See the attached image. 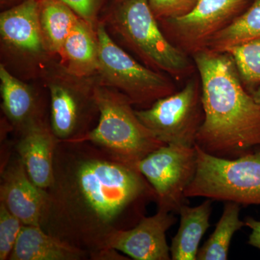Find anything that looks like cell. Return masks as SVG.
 I'll return each mask as SVG.
<instances>
[{
    "label": "cell",
    "instance_id": "obj_1",
    "mask_svg": "<svg viewBox=\"0 0 260 260\" xmlns=\"http://www.w3.org/2000/svg\"><path fill=\"white\" fill-rule=\"evenodd\" d=\"M46 191L41 228L89 256L107 247L114 233L136 225L156 202L138 166L88 141H58Z\"/></svg>",
    "mask_w": 260,
    "mask_h": 260
},
{
    "label": "cell",
    "instance_id": "obj_2",
    "mask_svg": "<svg viewBox=\"0 0 260 260\" xmlns=\"http://www.w3.org/2000/svg\"><path fill=\"white\" fill-rule=\"evenodd\" d=\"M199 74L204 121L196 145L237 158L260 147V107L243 85L230 54L205 49L191 56Z\"/></svg>",
    "mask_w": 260,
    "mask_h": 260
},
{
    "label": "cell",
    "instance_id": "obj_3",
    "mask_svg": "<svg viewBox=\"0 0 260 260\" xmlns=\"http://www.w3.org/2000/svg\"><path fill=\"white\" fill-rule=\"evenodd\" d=\"M100 20L150 69L176 80L194 75L192 58L167 39L148 0H115Z\"/></svg>",
    "mask_w": 260,
    "mask_h": 260
},
{
    "label": "cell",
    "instance_id": "obj_4",
    "mask_svg": "<svg viewBox=\"0 0 260 260\" xmlns=\"http://www.w3.org/2000/svg\"><path fill=\"white\" fill-rule=\"evenodd\" d=\"M95 97L100 113L96 126L74 142H90L114 158L135 166L166 145L138 119L134 105L124 94L98 83Z\"/></svg>",
    "mask_w": 260,
    "mask_h": 260
},
{
    "label": "cell",
    "instance_id": "obj_5",
    "mask_svg": "<svg viewBox=\"0 0 260 260\" xmlns=\"http://www.w3.org/2000/svg\"><path fill=\"white\" fill-rule=\"evenodd\" d=\"M41 79L50 98V125L59 141H76L96 126L99 109L95 97L96 75L79 77L54 59Z\"/></svg>",
    "mask_w": 260,
    "mask_h": 260
},
{
    "label": "cell",
    "instance_id": "obj_6",
    "mask_svg": "<svg viewBox=\"0 0 260 260\" xmlns=\"http://www.w3.org/2000/svg\"><path fill=\"white\" fill-rule=\"evenodd\" d=\"M195 148L198 168L186 198L260 205V147L233 159L214 156L196 145Z\"/></svg>",
    "mask_w": 260,
    "mask_h": 260
},
{
    "label": "cell",
    "instance_id": "obj_7",
    "mask_svg": "<svg viewBox=\"0 0 260 260\" xmlns=\"http://www.w3.org/2000/svg\"><path fill=\"white\" fill-rule=\"evenodd\" d=\"M96 32L99 46L96 78L99 85L115 89L141 109H147L158 99L177 92L173 78L135 60L114 42L101 20Z\"/></svg>",
    "mask_w": 260,
    "mask_h": 260
},
{
    "label": "cell",
    "instance_id": "obj_8",
    "mask_svg": "<svg viewBox=\"0 0 260 260\" xmlns=\"http://www.w3.org/2000/svg\"><path fill=\"white\" fill-rule=\"evenodd\" d=\"M0 46L4 65L22 80L41 78L51 61L43 39L38 0H24L0 15Z\"/></svg>",
    "mask_w": 260,
    "mask_h": 260
},
{
    "label": "cell",
    "instance_id": "obj_9",
    "mask_svg": "<svg viewBox=\"0 0 260 260\" xmlns=\"http://www.w3.org/2000/svg\"><path fill=\"white\" fill-rule=\"evenodd\" d=\"M138 119L166 145L192 148L203 121L200 77L192 75L184 88L147 109H135Z\"/></svg>",
    "mask_w": 260,
    "mask_h": 260
},
{
    "label": "cell",
    "instance_id": "obj_10",
    "mask_svg": "<svg viewBox=\"0 0 260 260\" xmlns=\"http://www.w3.org/2000/svg\"><path fill=\"white\" fill-rule=\"evenodd\" d=\"M140 173L155 191L158 209L179 214L198 168L196 148L165 145L140 160Z\"/></svg>",
    "mask_w": 260,
    "mask_h": 260
},
{
    "label": "cell",
    "instance_id": "obj_11",
    "mask_svg": "<svg viewBox=\"0 0 260 260\" xmlns=\"http://www.w3.org/2000/svg\"><path fill=\"white\" fill-rule=\"evenodd\" d=\"M253 0H200L187 14L159 22L167 39L192 56L242 14Z\"/></svg>",
    "mask_w": 260,
    "mask_h": 260
},
{
    "label": "cell",
    "instance_id": "obj_12",
    "mask_svg": "<svg viewBox=\"0 0 260 260\" xmlns=\"http://www.w3.org/2000/svg\"><path fill=\"white\" fill-rule=\"evenodd\" d=\"M176 223L174 213L158 209L152 216H143L131 229L114 233L107 247L135 260L172 259L167 233Z\"/></svg>",
    "mask_w": 260,
    "mask_h": 260
},
{
    "label": "cell",
    "instance_id": "obj_13",
    "mask_svg": "<svg viewBox=\"0 0 260 260\" xmlns=\"http://www.w3.org/2000/svg\"><path fill=\"white\" fill-rule=\"evenodd\" d=\"M47 191L29 177L16 152L1 168L0 203L23 225H40Z\"/></svg>",
    "mask_w": 260,
    "mask_h": 260
},
{
    "label": "cell",
    "instance_id": "obj_14",
    "mask_svg": "<svg viewBox=\"0 0 260 260\" xmlns=\"http://www.w3.org/2000/svg\"><path fill=\"white\" fill-rule=\"evenodd\" d=\"M15 150L29 177L42 189H47L53 179L54 155L58 140L47 119L32 123L18 133Z\"/></svg>",
    "mask_w": 260,
    "mask_h": 260
},
{
    "label": "cell",
    "instance_id": "obj_15",
    "mask_svg": "<svg viewBox=\"0 0 260 260\" xmlns=\"http://www.w3.org/2000/svg\"><path fill=\"white\" fill-rule=\"evenodd\" d=\"M2 109L17 134L25 127L45 119L44 107L37 89L0 64Z\"/></svg>",
    "mask_w": 260,
    "mask_h": 260
},
{
    "label": "cell",
    "instance_id": "obj_16",
    "mask_svg": "<svg viewBox=\"0 0 260 260\" xmlns=\"http://www.w3.org/2000/svg\"><path fill=\"white\" fill-rule=\"evenodd\" d=\"M59 62L72 74L79 77L96 75L99 64V46L96 28L79 18L64 41Z\"/></svg>",
    "mask_w": 260,
    "mask_h": 260
},
{
    "label": "cell",
    "instance_id": "obj_17",
    "mask_svg": "<svg viewBox=\"0 0 260 260\" xmlns=\"http://www.w3.org/2000/svg\"><path fill=\"white\" fill-rule=\"evenodd\" d=\"M86 251L47 234L40 225H23L10 260L87 259Z\"/></svg>",
    "mask_w": 260,
    "mask_h": 260
},
{
    "label": "cell",
    "instance_id": "obj_18",
    "mask_svg": "<svg viewBox=\"0 0 260 260\" xmlns=\"http://www.w3.org/2000/svg\"><path fill=\"white\" fill-rule=\"evenodd\" d=\"M212 204L213 200L206 199L198 206L181 208L179 230L170 246L172 260H197L200 242L210 226Z\"/></svg>",
    "mask_w": 260,
    "mask_h": 260
},
{
    "label": "cell",
    "instance_id": "obj_19",
    "mask_svg": "<svg viewBox=\"0 0 260 260\" xmlns=\"http://www.w3.org/2000/svg\"><path fill=\"white\" fill-rule=\"evenodd\" d=\"M38 15L46 47L56 57L80 17L59 0H38Z\"/></svg>",
    "mask_w": 260,
    "mask_h": 260
},
{
    "label": "cell",
    "instance_id": "obj_20",
    "mask_svg": "<svg viewBox=\"0 0 260 260\" xmlns=\"http://www.w3.org/2000/svg\"><path fill=\"white\" fill-rule=\"evenodd\" d=\"M241 205L225 202L223 213L215 230L206 242L200 248L198 260H226L234 234L246 226L241 220Z\"/></svg>",
    "mask_w": 260,
    "mask_h": 260
},
{
    "label": "cell",
    "instance_id": "obj_21",
    "mask_svg": "<svg viewBox=\"0 0 260 260\" xmlns=\"http://www.w3.org/2000/svg\"><path fill=\"white\" fill-rule=\"evenodd\" d=\"M260 39V0L249 6L210 41L208 49L225 52L229 48Z\"/></svg>",
    "mask_w": 260,
    "mask_h": 260
},
{
    "label": "cell",
    "instance_id": "obj_22",
    "mask_svg": "<svg viewBox=\"0 0 260 260\" xmlns=\"http://www.w3.org/2000/svg\"><path fill=\"white\" fill-rule=\"evenodd\" d=\"M225 52L234 59L246 90L252 94L260 88V39L234 46Z\"/></svg>",
    "mask_w": 260,
    "mask_h": 260
},
{
    "label": "cell",
    "instance_id": "obj_23",
    "mask_svg": "<svg viewBox=\"0 0 260 260\" xmlns=\"http://www.w3.org/2000/svg\"><path fill=\"white\" fill-rule=\"evenodd\" d=\"M23 225L0 203V260L9 259Z\"/></svg>",
    "mask_w": 260,
    "mask_h": 260
},
{
    "label": "cell",
    "instance_id": "obj_24",
    "mask_svg": "<svg viewBox=\"0 0 260 260\" xmlns=\"http://www.w3.org/2000/svg\"><path fill=\"white\" fill-rule=\"evenodd\" d=\"M158 21L187 14L200 0H148Z\"/></svg>",
    "mask_w": 260,
    "mask_h": 260
},
{
    "label": "cell",
    "instance_id": "obj_25",
    "mask_svg": "<svg viewBox=\"0 0 260 260\" xmlns=\"http://www.w3.org/2000/svg\"><path fill=\"white\" fill-rule=\"evenodd\" d=\"M69 6L80 18L96 28L106 0H59Z\"/></svg>",
    "mask_w": 260,
    "mask_h": 260
},
{
    "label": "cell",
    "instance_id": "obj_26",
    "mask_svg": "<svg viewBox=\"0 0 260 260\" xmlns=\"http://www.w3.org/2000/svg\"><path fill=\"white\" fill-rule=\"evenodd\" d=\"M244 221L246 226L249 228L251 231L248 244L260 250V220L247 216L244 218Z\"/></svg>",
    "mask_w": 260,
    "mask_h": 260
},
{
    "label": "cell",
    "instance_id": "obj_27",
    "mask_svg": "<svg viewBox=\"0 0 260 260\" xmlns=\"http://www.w3.org/2000/svg\"><path fill=\"white\" fill-rule=\"evenodd\" d=\"M89 259L93 260H125L129 259L121 255L119 251L113 248L106 247L104 249L90 254Z\"/></svg>",
    "mask_w": 260,
    "mask_h": 260
},
{
    "label": "cell",
    "instance_id": "obj_28",
    "mask_svg": "<svg viewBox=\"0 0 260 260\" xmlns=\"http://www.w3.org/2000/svg\"><path fill=\"white\" fill-rule=\"evenodd\" d=\"M251 95H252V96L254 97V100H255L256 102L259 104L260 107V88L255 90V91L251 94Z\"/></svg>",
    "mask_w": 260,
    "mask_h": 260
},
{
    "label": "cell",
    "instance_id": "obj_29",
    "mask_svg": "<svg viewBox=\"0 0 260 260\" xmlns=\"http://www.w3.org/2000/svg\"><path fill=\"white\" fill-rule=\"evenodd\" d=\"M6 1H8V0H1V3H4Z\"/></svg>",
    "mask_w": 260,
    "mask_h": 260
}]
</instances>
